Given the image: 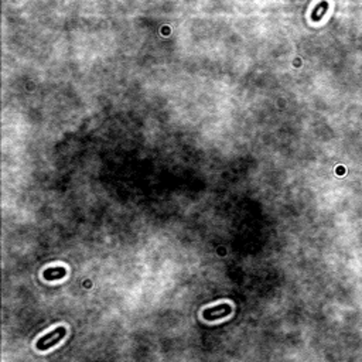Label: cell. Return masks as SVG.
Listing matches in <instances>:
<instances>
[{
  "mask_svg": "<svg viewBox=\"0 0 362 362\" xmlns=\"http://www.w3.org/2000/svg\"><path fill=\"white\" fill-rule=\"evenodd\" d=\"M325 12H328V3L327 1H321L316 6L314 12L311 13V20L313 21H320L321 17L325 14Z\"/></svg>",
  "mask_w": 362,
  "mask_h": 362,
  "instance_id": "cell-4",
  "label": "cell"
},
{
  "mask_svg": "<svg viewBox=\"0 0 362 362\" xmlns=\"http://www.w3.org/2000/svg\"><path fill=\"white\" fill-rule=\"evenodd\" d=\"M65 336H67V328L65 327H58L51 333L41 337L40 340L37 341V344H36V348L39 351H47L48 348H51L53 345L58 344Z\"/></svg>",
  "mask_w": 362,
  "mask_h": 362,
  "instance_id": "cell-1",
  "label": "cell"
},
{
  "mask_svg": "<svg viewBox=\"0 0 362 362\" xmlns=\"http://www.w3.org/2000/svg\"><path fill=\"white\" fill-rule=\"evenodd\" d=\"M232 313V307L229 304H219V306H215L211 309L204 310L202 313V317L207 320V321H214V320H219L222 317H227Z\"/></svg>",
  "mask_w": 362,
  "mask_h": 362,
  "instance_id": "cell-2",
  "label": "cell"
},
{
  "mask_svg": "<svg viewBox=\"0 0 362 362\" xmlns=\"http://www.w3.org/2000/svg\"><path fill=\"white\" fill-rule=\"evenodd\" d=\"M67 275V269L65 268H48L44 270L43 276L45 280H58L61 277H64Z\"/></svg>",
  "mask_w": 362,
  "mask_h": 362,
  "instance_id": "cell-3",
  "label": "cell"
}]
</instances>
